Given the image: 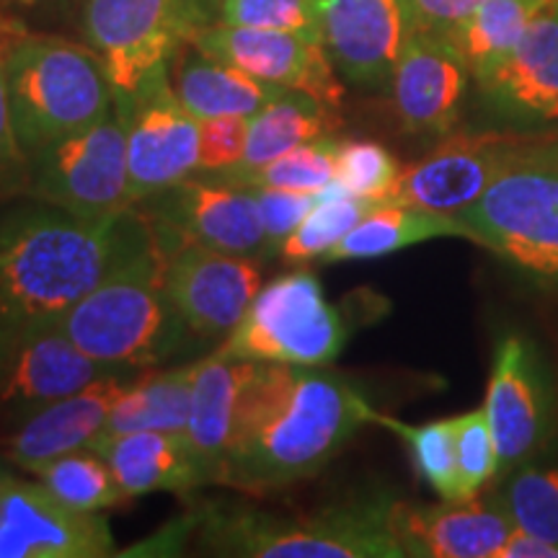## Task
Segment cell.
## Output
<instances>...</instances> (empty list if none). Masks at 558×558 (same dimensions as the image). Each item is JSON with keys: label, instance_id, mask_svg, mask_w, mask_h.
Listing matches in <instances>:
<instances>
[{"label": "cell", "instance_id": "obj_34", "mask_svg": "<svg viewBox=\"0 0 558 558\" xmlns=\"http://www.w3.org/2000/svg\"><path fill=\"white\" fill-rule=\"evenodd\" d=\"M337 148L339 140L320 137L313 143L298 145L262 169L235 179V186H275V190L320 194L337 181Z\"/></svg>", "mask_w": 558, "mask_h": 558}, {"label": "cell", "instance_id": "obj_31", "mask_svg": "<svg viewBox=\"0 0 558 558\" xmlns=\"http://www.w3.org/2000/svg\"><path fill=\"white\" fill-rule=\"evenodd\" d=\"M378 202L354 197L341 190L333 181L326 192L318 194V202L305 215L303 222L292 230L290 239L282 243L277 256L288 264H308L313 259H324L337 243L354 230V226L365 218Z\"/></svg>", "mask_w": 558, "mask_h": 558}, {"label": "cell", "instance_id": "obj_15", "mask_svg": "<svg viewBox=\"0 0 558 558\" xmlns=\"http://www.w3.org/2000/svg\"><path fill=\"white\" fill-rule=\"evenodd\" d=\"M145 218L171 228L184 239L230 254L267 259L259 205L248 186H235L215 177L184 179L132 205Z\"/></svg>", "mask_w": 558, "mask_h": 558}, {"label": "cell", "instance_id": "obj_3", "mask_svg": "<svg viewBox=\"0 0 558 558\" xmlns=\"http://www.w3.org/2000/svg\"><path fill=\"white\" fill-rule=\"evenodd\" d=\"M124 213V209H122ZM122 213L86 220L41 202L0 218V308L21 326L60 318L107 275Z\"/></svg>", "mask_w": 558, "mask_h": 558}, {"label": "cell", "instance_id": "obj_1", "mask_svg": "<svg viewBox=\"0 0 558 558\" xmlns=\"http://www.w3.org/2000/svg\"><path fill=\"white\" fill-rule=\"evenodd\" d=\"M375 409L326 367L259 362L241 396L220 486L267 497L318 476Z\"/></svg>", "mask_w": 558, "mask_h": 558}, {"label": "cell", "instance_id": "obj_17", "mask_svg": "<svg viewBox=\"0 0 558 558\" xmlns=\"http://www.w3.org/2000/svg\"><path fill=\"white\" fill-rule=\"evenodd\" d=\"M117 543L104 514L75 512L39 481L13 478L0 494V558H104Z\"/></svg>", "mask_w": 558, "mask_h": 558}, {"label": "cell", "instance_id": "obj_33", "mask_svg": "<svg viewBox=\"0 0 558 558\" xmlns=\"http://www.w3.org/2000/svg\"><path fill=\"white\" fill-rule=\"evenodd\" d=\"M373 424H380L399 435L411 452L414 469L442 499L458 497V465H456V435L452 418H437L427 424H407L401 418L375 411Z\"/></svg>", "mask_w": 558, "mask_h": 558}, {"label": "cell", "instance_id": "obj_16", "mask_svg": "<svg viewBox=\"0 0 558 558\" xmlns=\"http://www.w3.org/2000/svg\"><path fill=\"white\" fill-rule=\"evenodd\" d=\"M120 373H140V369L104 365L88 357L68 337L60 318L32 320L21 326L13 344L9 369L0 383V411L21 422L47 403L78 393L90 383Z\"/></svg>", "mask_w": 558, "mask_h": 558}, {"label": "cell", "instance_id": "obj_7", "mask_svg": "<svg viewBox=\"0 0 558 558\" xmlns=\"http://www.w3.org/2000/svg\"><path fill=\"white\" fill-rule=\"evenodd\" d=\"M525 169H558V132H450L429 156L403 169L393 202L460 215L494 181Z\"/></svg>", "mask_w": 558, "mask_h": 558}, {"label": "cell", "instance_id": "obj_8", "mask_svg": "<svg viewBox=\"0 0 558 558\" xmlns=\"http://www.w3.org/2000/svg\"><path fill=\"white\" fill-rule=\"evenodd\" d=\"M128 99L120 90L99 122L47 145L26 171L34 197L86 220L128 209Z\"/></svg>", "mask_w": 558, "mask_h": 558}, {"label": "cell", "instance_id": "obj_29", "mask_svg": "<svg viewBox=\"0 0 558 558\" xmlns=\"http://www.w3.org/2000/svg\"><path fill=\"white\" fill-rule=\"evenodd\" d=\"M550 0H484L463 24L445 34V39L465 60L471 78L478 81L520 45Z\"/></svg>", "mask_w": 558, "mask_h": 558}, {"label": "cell", "instance_id": "obj_5", "mask_svg": "<svg viewBox=\"0 0 558 558\" xmlns=\"http://www.w3.org/2000/svg\"><path fill=\"white\" fill-rule=\"evenodd\" d=\"M13 135L26 160L99 122L114 104L107 68L88 45L21 34L5 58Z\"/></svg>", "mask_w": 558, "mask_h": 558}, {"label": "cell", "instance_id": "obj_35", "mask_svg": "<svg viewBox=\"0 0 558 558\" xmlns=\"http://www.w3.org/2000/svg\"><path fill=\"white\" fill-rule=\"evenodd\" d=\"M403 166L393 153L373 140H344L337 148V184L354 197L393 202Z\"/></svg>", "mask_w": 558, "mask_h": 558}, {"label": "cell", "instance_id": "obj_46", "mask_svg": "<svg viewBox=\"0 0 558 558\" xmlns=\"http://www.w3.org/2000/svg\"><path fill=\"white\" fill-rule=\"evenodd\" d=\"M11 16H5V13L3 11H0V24H5V21H9Z\"/></svg>", "mask_w": 558, "mask_h": 558}, {"label": "cell", "instance_id": "obj_23", "mask_svg": "<svg viewBox=\"0 0 558 558\" xmlns=\"http://www.w3.org/2000/svg\"><path fill=\"white\" fill-rule=\"evenodd\" d=\"M256 365L259 362L228 357L220 349H215L205 360H197L190 422H186L184 437L202 486L218 484L230 437H233L241 396Z\"/></svg>", "mask_w": 558, "mask_h": 558}, {"label": "cell", "instance_id": "obj_40", "mask_svg": "<svg viewBox=\"0 0 558 558\" xmlns=\"http://www.w3.org/2000/svg\"><path fill=\"white\" fill-rule=\"evenodd\" d=\"M21 34H26V26L13 16L0 24V181H11V184H19L21 179L26 181V171H29V160L21 153L13 135L9 75H5V58Z\"/></svg>", "mask_w": 558, "mask_h": 558}, {"label": "cell", "instance_id": "obj_13", "mask_svg": "<svg viewBox=\"0 0 558 558\" xmlns=\"http://www.w3.org/2000/svg\"><path fill=\"white\" fill-rule=\"evenodd\" d=\"M550 388L533 344L520 333H509L494 352L484 414L497 445L499 476L520 469L546 448L554 411Z\"/></svg>", "mask_w": 558, "mask_h": 558}, {"label": "cell", "instance_id": "obj_20", "mask_svg": "<svg viewBox=\"0 0 558 558\" xmlns=\"http://www.w3.org/2000/svg\"><path fill=\"white\" fill-rule=\"evenodd\" d=\"M476 83L501 120L522 128L558 124V0H550L520 45Z\"/></svg>", "mask_w": 558, "mask_h": 558}, {"label": "cell", "instance_id": "obj_25", "mask_svg": "<svg viewBox=\"0 0 558 558\" xmlns=\"http://www.w3.org/2000/svg\"><path fill=\"white\" fill-rule=\"evenodd\" d=\"M171 83L181 104L194 120L241 114L254 117L256 111L275 101L282 90L243 73L230 62L209 58L192 41H184L169 60Z\"/></svg>", "mask_w": 558, "mask_h": 558}, {"label": "cell", "instance_id": "obj_18", "mask_svg": "<svg viewBox=\"0 0 558 558\" xmlns=\"http://www.w3.org/2000/svg\"><path fill=\"white\" fill-rule=\"evenodd\" d=\"M411 34L403 0H320V41L352 86H388Z\"/></svg>", "mask_w": 558, "mask_h": 558}, {"label": "cell", "instance_id": "obj_41", "mask_svg": "<svg viewBox=\"0 0 558 558\" xmlns=\"http://www.w3.org/2000/svg\"><path fill=\"white\" fill-rule=\"evenodd\" d=\"M484 0H403L414 32L450 34L458 24H463Z\"/></svg>", "mask_w": 558, "mask_h": 558}, {"label": "cell", "instance_id": "obj_4", "mask_svg": "<svg viewBox=\"0 0 558 558\" xmlns=\"http://www.w3.org/2000/svg\"><path fill=\"white\" fill-rule=\"evenodd\" d=\"M390 494H362L308 514L218 501L197 520L199 546L241 558H407L396 538Z\"/></svg>", "mask_w": 558, "mask_h": 558}, {"label": "cell", "instance_id": "obj_2", "mask_svg": "<svg viewBox=\"0 0 558 558\" xmlns=\"http://www.w3.org/2000/svg\"><path fill=\"white\" fill-rule=\"evenodd\" d=\"M60 324L88 357L128 369L160 367L197 341L166 292L163 251L140 209H124L107 275Z\"/></svg>", "mask_w": 558, "mask_h": 558}, {"label": "cell", "instance_id": "obj_36", "mask_svg": "<svg viewBox=\"0 0 558 558\" xmlns=\"http://www.w3.org/2000/svg\"><path fill=\"white\" fill-rule=\"evenodd\" d=\"M213 21L320 39V0H207Z\"/></svg>", "mask_w": 558, "mask_h": 558}, {"label": "cell", "instance_id": "obj_30", "mask_svg": "<svg viewBox=\"0 0 558 558\" xmlns=\"http://www.w3.org/2000/svg\"><path fill=\"white\" fill-rule=\"evenodd\" d=\"M34 476L54 499H60L62 505L75 509V512L99 514L101 509L120 507L124 501H130L122 486L117 484L114 473L109 471L107 460L94 448L68 452V456L47 463Z\"/></svg>", "mask_w": 558, "mask_h": 558}, {"label": "cell", "instance_id": "obj_21", "mask_svg": "<svg viewBox=\"0 0 558 558\" xmlns=\"http://www.w3.org/2000/svg\"><path fill=\"white\" fill-rule=\"evenodd\" d=\"M135 375H109L78 393L32 411L5 439L3 456L21 471L37 473L68 452L90 448L104 435L111 409L122 399Z\"/></svg>", "mask_w": 558, "mask_h": 558}, {"label": "cell", "instance_id": "obj_14", "mask_svg": "<svg viewBox=\"0 0 558 558\" xmlns=\"http://www.w3.org/2000/svg\"><path fill=\"white\" fill-rule=\"evenodd\" d=\"M186 41L197 45L209 58L230 62L271 86L303 90L326 107L339 109L344 101V83L320 39L209 21L194 29Z\"/></svg>", "mask_w": 558, "mask_h": 558}, {"label": "cell", "instance_id": "obj_22", "mask_svg": "<svg viewBox=\"0 0 558 558\" xmlns=\"http://www.w3.org/2000/svg\"><path fill=\"white\" fill-rule=\"evenodd\" d=\"M390 525L411 558H497L514 527L497 499L478 497L442 499V505L396 499Z\"/></svg>", "mask_w": 558, "mask_h": 558}, {"label": "cell", "instance_id": "obj_43", "mask_svg": "<svg viewBox=\"0 0 558 558\" xmlns=\"http://www.w3.org/2000/svg\"><path fill=\"white\" fill-rule=\"evenodd\" d=\"M21 331V324L11 316L9 311L0 308V383L5 378V369H9V360L16 344V337Z\"/></svg>", "mask_w": 558, "mask_h": 558}, {"label": "cell", "instance_id": "obj_9", "mask_svg": "<svg viewBox=\"0 0 558 558\" xmlns=\"http://www.w3.org/2000/svg\"><path fill=\"white\" fill-rule=\"evenodd\" d=\"M213 21L207 0H83V34L114 90L132 94Z\"/></svg>", "mask_w": 558, "mask_h": 558}, {"label": "cell", "instance_id": "obj_32", "mask_svg": "<svg viewBox=\"0 0 558 558\" xmlns=\"http://www.w3.org/2000/svg\"><path fill=\"white\" fill-rule=\"evenodd\" d=\"M497 505L514 527L558 546V469L535 465L533 460L509 471Z\"/></svg>", "mask_w": 558, "mask_h": 558}, {"label": "cell", "instance_id": "obj_28", "mask_svg": "<svg viewBox=\"0 0 558 558\" xmlns=\"http://www.w3.org/2000/svg\"><path fill=\"white\" fill-rule=\"evenodd\" d=\"M197 362L169 369H140L122 399L111 409L104 435L130 432H181L190 422Z\"/></svg>", "mask_w": 558, "mask_h": 558}, {"label": "cell", "instance_id": "obj_44", "mask_svg": "<svg viewBox=\"0 0 558 558\" xmlns=\"http://www.w3.org/2000/svg\"><path fill=\"white\" fill-rule=\"evenodd\" d=\"M9 465H11V460L5 458V456H0V494L5 492V486H9L13 478H16V476H13V471L9 469Z\"/></svg>", "mask_w": 558, "mask_h": 558}, {"label": "cell", "instance_id": "obj_38", "mask_svg": "<svg viewBox=\"0 0 558 558\" xmlns=\"http://www.w3.org/2000/svg\"><path fill=\"white\" fill-rule=\"evenodd\" d=\"M259 205L264 239H267V254H277L279 246L290 239V233L303 222L318 202V194L275 190V186H248Z\"/></svg>", "mask_w": 558, "mask_h": 558}, {"label": "cell", "instance_id": "obj_42", "mask_svg": "<svg viewBox=\"0 0 558 558\" xmlns=\"http://www.w3.org/2000/svg\"><path fill=\"white\" fill-rule=\"evenodd\" d=\"M497 558H558V546L535 535L525 533V530L512 527L505 546L499 548Z\"/></svg>", "mask_w": 558, "mask_h": 558}, {"label": "cell", "instance_id": "obj_24", "mask_svg": "<svg viewBox=\"0 0 558 558\" xmlns=\"http://www.w3.org/2000/svg\"><path fill=\"white\" fill-rule=\"evenodd\" d=\"M90 448L107 460L109 471L130 499L156 492L190 494L202 486L181 432L101 435Z\"/></svg>", "mask_w": 558, "mask_h": 558}, {"label": "cell", "instance_id": "obj_37", "mask_svg": "<svg viewBox=\"0 0 558 558\" xmlns=\"http://www.w3.org/2000/svg\"><path fill=\"white\" fill-rule=\"evenodd\" d=\"M452 435H456L458 497L476 499L481 488L499 476L497 445H494L484 409L452 416Z\"/></svg>", "mask_w": 558, "mask_h": 558}, {"label": "cell", "instance_id": "obj_19", "mask_svg": "<svg viewBox=\"0 0 558 558\" xmlns=\"http://www.w3.org/2000/svg\"><path fill=\"white\" fill-rule=\"evenodd\" d=\"M471 70L439 34L414 32L390 75V101L409 135L445 137L456 130Z\"/></svg>", "mask_w": 558, "mask_h": 558}, {"label": "cell", "instance_id": "obj_10", "mask_svg": "<svg viewBox=\"0 0 558 558\" xmlns=\"http://www.w3.org/2000/svg\"><path fill=\"white\" fill-rule=\"evenodd\" d=\"M458 218L481 248L558 288V169L507 173Z\"/></svg>", "mask_w": 558, "mask_h": 558}, {"label": "cell", "instance_id": "obj_12", "mask_svg": "<svg viewBox=\"0 0 558 558\" xmlns=\"http://www.w3.org/2000/svg\"><path fill=\"white\" fill-rule=\"evenodd\" d=\"M122 94V90H120ZM128 99L130 207L199 169V120L179 99L169 62L153 68Z\"/></svg>", "mask_w": 558, "mask_h": 558}, {"label": "cell", "instance_id": "obj_45", "mask_svg": "<svg viewBox=\"0 0 558 558\" xmlns=\"http://www.w3.org/2000/svg\"><path fill=\"white\" fill-rule=\"evenodd\" d=\"M39 0H0V5H34Z\"/></svg>", "mask_w": 558, "mask_h": 558}, {"label": "cell", "instance_id": "obj_27", "mask_svg": "<svg viewBox=\"0 0 558 558\" xmlns=\"http://www.w3.org/2000/svg\"><path fill=\"white\" fill-rule=\"evenodd\" d=\"M339 114L333 107L313 99L303 90H282L275 101L248 117V143L239 166L226 171L207 173L220 181L233 184L235 179L246 177L254 169L290 153L298 145L313 143V140L331 137L339 130Z\"/></svg>", "mask_w": 558, "mask_h": 558}, {"label": "cell", "instance_id": "obj_39", "mask_svg": "<svg viewBox=\"0 0 558 558\" xmlns=\"http://www.w3.org/2000/svg\"><path fill=\"white\" fill-rule=\"evenodd\" d=\"M248 143V117L226 114L199 120V171L215 173L239 166Z\"/></svg>", "mask_w": 558, "mask_h": 558}, {"label": "cell", "instance_id": "obj_6", "mask_svg": "<svg viewBox=\"0 0 558 558\" xmlns=\"http://www.w3.org/2000/svg\"><path fill=\"white\" fill-rule=\"evenodd\" d=\"M347 320L311 271L262 284L248 311L218 347L222 354L275 365L326 367L347 347Z\"/></svg>", "mask_w": 558, "mask_h": 558}, {"label": "cell", "instance_id": "obj_11", "mask_svg": "<svg viewBox=\"0 0 558 558\" xmlns=\"http://www.w3.org/2000/svg\"><path fill=\"white\" fill-rule=\"evenodd\" d=\"M150 226L163 251L166 292L194 339L228 337L262 288L259 259L184 239L156 220Z\"/></svg>", "mask_w": 558, "mask_h": 558}, {"label": "cell", "instance_id": "obj_26", "mask_svg": "<svg viewBox=\"0 0 558 558\" xmlns=\"http://www.w3.org/2000/svg\"><path fill=\"white\" fill-rule=\"evenodd\" d=\"M437 239H460L478 246L476 233L458 215L407 205V202H383V205L369 209L352 233L344 235L324 256V262L380 259V256H390L396 251Z\"/></svg>", "mask_w": 558, "mask_h": 558}]
</instances>
